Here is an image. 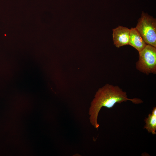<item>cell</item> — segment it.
Masks as SVG:
<instances>
[{
  "instance_id": "cell-1",
  "label": "cell",
  "mask_w": 156,
  "mask_h": 156,
  "mask_svg": "<svg viewBox=\"0 0 156 156\" xmlns=\"http://www.w3.org/2000/svg\"><path fill=\"white\" fill-rule=\"evenodd\" d=\"M127 101H130L135 104L143 102L139 99L128 98L127 92L117 86L107 84L100 88L96 92L89 109V114L92 125L95 128H99L98 116L102 107L111 108L116 103H121Z\"/></svg>"
},
{
  "instance_id": "cell-2",
  "label": "cell",
  "mask_w": 156,
  "mask_h": 156,
  "mask_svg": "<svg viewBox=\"0 0 156 156\" xmlns=\"http://www.w3.org/2000/svg\"><path fill=\"white\" fill-rule=\"evenodd\" d=\"M147 44L156 48V20L142 12L135 27Z\"/></svg>"
},
{
  "instance_id": "cell-3",
  "label": "cell",
  "mask_w": 156,
  "mask_h": 156,
  "mask_svg": "<svg viewBox=\"0 0 156 156\" xmlns=\"http://www.w3.org/2000/svg\"><path fill=\"white\" fill-rule=\"evenodd\" d=\"M139 53V59L136 63V69L147 75L156 74V48L147 44Z\"/></svg>"
},
{
  "instance_id": "cell-4",
  "label": "cell",
  "mask_w": 156,
  "mask_h": 156,
  "mask_svg": "<svg viewBox=\"0 0 156 156\" xmlns=\"http://www.w3.org/2000/svg\"><path fill=\"white\" fill-rule=\"evenodd\" d=\"M112 30L114 44L116 47L118 48L129 44L130 29L119 26Z\"/></svg>"
},
{
  "instance_id": "cell-5",
  "label": "cell",
  "mask_w": 156,
  "mask_h": 156,
  "mask_svg": "<svg viewBox=\"0 0 156 156\" xmlns=\"http://www.w3.org/2000/svg\"><path fill=\"white\" fill-rule=\"evenodd\" d=\"M129 44L139 52L147 44L135 27L131 28L130 29Z\"/></svg>"
},
{
  "instance_id": "cell-6",
  "label": "cell",
  "mask_w": 156,
  "mask_h": 156,
  "mask_svg": "<svg viewBox=\"0 0 156 156\" xmlns=\"http://www.w3.org/2000/svg\"><path fill=\"white\" fill-rule=\"evenodd\" d=\"M145 125L144 129H146L149 133L153 134H156V107L152 110L151 113L148 114V117L144 120Z\"/></svg>"
}]
</instances>
